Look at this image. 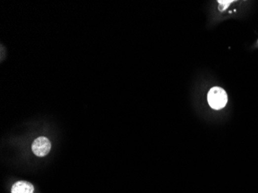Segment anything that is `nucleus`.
<instances>
[{"mask_svg":"<svg viewBox=\"0 0 258 193\" xmlns=\"http://www.w3.org/2000/svg\"><path fill=\"white\" fill-rule=\"evenodd\" d=\"M209 104L215 110H221L227 104V95L222 88L215 87L210 89L207 96Z\"/></svg>","mask_w":258,"mask_h":193,"instance_id":"nucleus-1","label":"nucleus"},{"mask_svg":"<svg viewBox=\"0 0 258 193\" xmlns=\"http://www.w3.org/2000/svg\"><path fill=\"white\" fill-rule=\"evenodd\" d=\"M51 149L50 140L46 137H39L32 144V151L38 157H44Z\"/></svg>","mask_w":258,"mask_h":193,"instance_id":"nucleus-2","label":"nucleus"},{"mask_svg":"<svg viewBox=\"0 0 258 193\" xmlns=\"http://www.w3.org/2000/svg\"><path fill=\"white\" fill-rule=\"evenodd\" d=\"M34 186L26 181L16 182L11 189V193H34Z\"/></svg>","mask_w":258,"mask_h":193,"instance_id":"nucleus-3","label":"nucleus"},{"mask_svg":"<svg viewBox=\"0 0 258 193\" xmlns=\"http://www.w3.org/2000/svg\"><path fill=\"white\" fill-rule=\"evenodd\" d=\"M220 2V10H224L226 9L228 5L231 3L232 1H219Z\"/></svg>","mask_w":258,"mask_h":193,"instance_id":"nucleus-4","label":"nucleus"}]
</instances>
